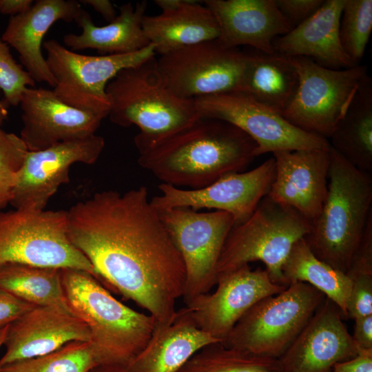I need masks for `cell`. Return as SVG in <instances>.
Instances as JSON below:
<instances>
[{"instance_id":"6da1fadb","label":"cell","mask_w":372,"mask_h":372,"mask_svg":"<svg viewBox=\"0 0 372 372\" xmlns=\"http://www.w3.org/2000/svg\"><path fill=\"white\" fill-rule=\"evenodd\" d=\"M148 196L145 186L97 192L67 211L68 236L99 281L167 324L183 296L185 269Z\"/></svg>"},{"instance_id":"7a4b0ae2","label":"cell","mask_w":372,"mask_h":372,"mask_svg":"<svg viewBox=\"0 0 372 372\" xmlns=\"http://www.w3.org/2000/svg\"><path fill=\"white\" fill-rule=\"evenodd\" d=\"M138 165L165 184L191 189L240 172L256 157L255 141L221 120L200 118L163 138H134Z\"/></svg>"},{"instance_id":"3957f363","label":"cell","mask_w":372,"mask_h":372,"mask_svg":"<svg viewBox=\"0 0 372 372\" xmlns=\"http://www.w3.org/2000/svg\"><path fill=\"white\" fill-rule=\"evenodd\" d=\"M371 215V174L331 147L326 198L305 241L318 258L346 273Z\"/></svg>"},{"instance_id":"277c9868","label":"cell","mask_w":372,"mask_h":372,"mask_svg":"<svg viewBox=\"0 0 372 372\" xmlns=\"http://www.w3.org/2000/svg\"><path fill=\"white\" fill-rule=\"evenodd\" d=\"M61 274L67 304L87 326L102 364L126 366L147 344L155 320L118 300L88 272L67 268Z\"/></svg>"},{"instance_id":"5b68a950","label":"cell","mask_w":372,"mask_h":372,"mask_svg":"<svg viewBox=\"0 0 372 372\" xmlns=\"http://www.w3.org/2000/svg\"><path fill=\"white\" fill-rule=\"evenodd\" d=\"M105 92L110 121L123 127L137 126L140 132L135 139H159L200 118L194 99L180 98L167 87L155 57L119 72Z\"/></svg>"},{"instance_id":"8992f818","label":"cell","mask_w":372,"mask_h":372,"mask_svg":"<svg viewBox=\"0 0 372 372\" xmlns=\"http://www.w3.org/2000/svg\"><path fill=\"white\" fill-rule=\"evenodd\" d=\"M311 225L294 209L265 196L250 217L230 231L218 262L217 277L261 261L271 280L286 286L283 265L294 244L310 232Z\"/></svg>"},{"instance_id":"52a82bcc","label":"cell","mask_w":372,"mask_h":372,"mask_svg":"<svg viewBox=\"0 0 372 372\" xmlns=\"http://www.w3.org/2000/svg\"><path fill=\"white\" fill-rule=\"evenodd\" d=\"M325 298L307 283L292 282L282 291L253 305L221 343L255 355L278 359Z\"/></svg>"},{"instance_id":"ba28073f","label":"cell","mask_w":372,"mask_h":372,"mask_svg":"<svg viewBox=\"0 0 372 372\" xmlns=\"http://www.w3.org/2000/svg\"><path fill=\"white\" fill-rule=\"evenodd\" d=\"M8 262L79 269L96 278L90 261L68 238L65 210L0 212V265Z\"/></svg>"},{"instance_id":"9c48e42d","label":"cell","mask_w":372,"mask_h":372,"mask_svg":"<svg viewBox=\"0 0 372 372\" xmlns=\"http://www.w3.org/2000/svg\"><path fill=\"white\" fill-rule=\"evenodd\" d=\"M298 75L296 91L282 112L292 125L329 141L368 77L366 67L334 70L302 56H288Z\"/></svg>"},{"instance_id":"30bf717a","label":"cell","mask_w":372,"mask_h":372,"mask_svg":"<svg viewBox=\"0 0 372 372\" xmlns=\"http://www.w3.org/2000/svg\"><path fill=\"white\" fill-rule=\"evenodd\" d=\"M48 68L55 85L53 92L66 104L103 119L110 103L105 92L107 83L121 70L155 57L153 44L127 54L90 56L69 50L54 39L43 43Z\"/></svg>"},{"instance_id":"8fae6325","label":"cell","mask_w":372,"mask_h":372,"mask_svg":"<svg viewBox=\"0 0 372 372\" xmlns=\"http://www.w3.org/2000/svg\"><path fill=\"white\" fill-rule=\"evenodd\" d=\"M183 259L185 269L183 300L208 293L216 285V269L225 240L234 226L227 212H198L188 207L158 210Z\"/></svg>"},{"instance_id":"7c38bea8","label":"cell","mask_w":372,"mask_h":372,"mask_svg":"<svg viewBox=\"0 0 372 372\" xmlns=\"http://www.w3.org/2000/svg\"><path fill=\"white\" fill-rule=\"evenodd\" d=\"M247 53L218 39L185 46L156 59L167 87L185 99L240 91Z\"/></svg>"},{"instance_id":"4fadbf2b","label":"cell","mask_w":372,"mask_h":372,"mask_svg":"<svg viewBox=\"0 0 372 372\" xmlns=\"http://www.w3.org/2000/svg\"><path fill=\"white\" fill-rule=\"evenodd\" d=\"M200 118L227 122L249 136L256 143V156L282 150L327 149L329 141L299 129L282 114L242 92L194 99Z\"/></svg>"},{"instance_id":"5bb4252c","label":"cell","mask_w":372,"mask_h":372,"mask_svg":"<svg viewBox=\"0 0 372 372\" xmlns=\"http://www.w3.org/2000/svg\"><path fill=\"white\" fill-rule=\"evenodd\" d=\"M274 176L275 161L271 157L251 170L227 174L200 189H184L161 183V194L150 203L157 210L188 207L225 211L231 215L236 226L247 220L268 194Z\"/></svg>"},{"instance_id":"9a60e30c","label":"cell","mask_w":372,"mask_h":372,"mask_svg":"<svg viewBox=\"0 0 372 372\" xmlns=\"http://www.w3.org/2000/svg\"><path fill=\"white\" fill-rule=\"evenodd\" d=\"M216 285L213 293L194 297L185 307L197 327L220 342L253 305L287 287L274 283L265 269L249 265L220 274Z\"/></svg>"},{"instance_id":"2e32d148","label":"cell","mask_w":372,"mask_h":372,"mask_svg":"<svg viewBox=\"0 0 372 372\" xmlns=\"http://www.w3.org/2000/svg\"><path fill=\"white\" fill-rule=\"evenodd\" d=\"M104 147V138L95 134L29 151L10 203L14 209H45L59 187L70 181V167L94 164Z\"/></svg>"},{"instance_id":"e0dca14e","label":"cell","mask_w":372,"mask_h":372,"mask_svg":"<svg viewBox=\"0 0 372 372\" xmlns=\"http://www.w3.org/2000/svg\"><path fill=\"white\" fill-rule=\"evenodd\" d=\"M338 307L325 298L285 353L282 372H330L358 353Z\"/></svg>"},{"instance_id":"ac0fdd59","label":"cell","mask_w":372,"mask_h":372,"mask_svg":"<svg viewBox=\"0 0 372 372\" xmlns=\"http://www.w3.org/2000/svg\"><path fill=\"white\" fill-rule=\"evenodd\" d=\"M23 127L20 137L29 151L95 134L103 118L70 106L52 90L28 87L20 103Z\"/></svg>"},{"instance_id":"d6986e66","label":"cell","mask_w":372,"mask_h":372,"mask_svg":"<svg viewBox=\"0 0 372 372\" xmlns=\"http://www.w3.org/2000/svg\"><path fill=\"white\" fill-rule=\"evenodd\" d=\"M330 147L273 153L275 176L267 196L313 223L327 193Z\"/></svg>"},{"instance_id":"ffe728a7","label":"cell","mask_w":372,"mask_h":372,"mask_svg":"<svg viewBox=\"0 0 372 372\" xmlns=\"http://www.w3.org/2000/svg\"><path fill=\"white\" fill-rule=\"evenodd\" d=\"M86 324L58 307L35 306L8 325L0 366L44 355L72 342H90Z\"/></svg>"},{"instance_id":"44dd1931","label":"cell","mask_w":372,"mask_h":372,"mask_svg":"<svg viewBox=\"0 0 372 372\" xmlns=\"http://www.w3.org/2000/svg\"><path fill=\"white\" fill-rule=\"evenodd\" d=\"M219 28L218 40L227 48L247 45L275 52L273 41L292 28L274 0H205Z\"/></svg>"},{"instance_id":"7402d4cb","label":"cell","mask_w":372,"mask_h":372,"mask_svg":"<svg viewBox=\"0 0 372 372\" xmlns=\"http://www.w3.org/2000/svg\"><path fill=\"white\" fill-rule=\"evenodd\" d=\"M81 10L75 0H37L25 12L10 18L1 38L17 51L21 65L35 82L54 87L41 50L43 37L56 21H74Z\"/></svg>"},{"instance_id":"603a6c76","label":"cell","mask_w":372,"mask_h":372,"mask_svg":"<svg viewBox=\"0 0 372 372\" xmlns=\"http://www.w3.org/2000/svg\"><path fill=\"white\" fill-rule=\"evenodd\" d=\"M345 0H326L307 20L276 38L274 51L287 56L308 58L324 68L345 69L355 65L345 53L339 37Z\"/></svg>"},{"instance_id":"cb8c5ba5","label":"cell","mask_w":372,"mask_h":372,"mask_svg":"<svg viewBox=\"0 0 372 372\" xmlns=\"http://www.w3.org/2000/svg\"><path fill=\"white\" fill-rule=\"evenodd\" d=\"M161 12L145 15L142 27L156 54L218 39L219 28L211 10L203 3L192 0H156Z\"/></svg>"},{"instance_id":"d4e9b609","label":"cell","mask_w":372,"mask_h":372,"mask_svg":"<svg viewBox=\"0 0 372 372\" xmlns=\"http://www.w3.org/2000/svg\"><path fill=\"white\" fill-rule=\"evenodd\" d=\"M220 342L200 329L186 307L167 324H156L143 349L126 365V372H178L200 349Z\"/></svg>"},{"instance_id":"484cf974","label":"cell","mask_w":372,"mask_h":372,"mask_svg":"<svg viewBox=\"0 0 372 372\" xmlns=\"http://www.w3.org/2000/svg\"><path fill=\"white\" fill-rule=\"evenodd\" d=\"M147 3L123 4L119 14L107 25H96L90 14L81 10L74 21L81 28L80 34L69 33L63 41L68 49L82 50L93 49L103 55L127 54L141 50L150 43L145 37L142 23Z\"/></svg>"},{"instance_id":"4316f807","label":"cell","mask_w":372,"mask_h":372,"mask_svg":"<svg viewBox=\"0 0 372 372\" xmlns=\"http://www.w3.org/2000/svg\"><path fill=\"white\" fill-rule=\"evenodd\" d=\"M240 91L280 113L287 107L298 84V75L288 56L254 50L246 52Z\"/></svg>"},{"instance_id":"83f0119b","label":"cell","mask_w":372,"mask_h":372,"mask_svg":"<svg viewBox=\"0 0 372 372\" xmlns=\"http://www.w3.org/2000/svg\"><path fill=\"white\" fill-rule=\"evenodd\" d=\"M329 139L331 147L344 159L371 174L372 81L369 76Z\"/></svg>"},{"instance_id":"f1b7e54d","label":"cell","mask_w":372,"mask_h":372,"mask_svg":"<svg viewBox=\"0 0 372 372\" xmlns=\"http://www.w3.org/2000/svg\"><path fill=\"white\" fill-rule=\"evenodd\" d=\"M285 285L302 282L313 287L335 304L346 318L351 282L347 275L318 258L304 238L293 246L283 267Z\"/></svg>"},{"instance_id":"f546056e","label":"cell","mask_w":372,"mask_h":372,"mask_svg":"<svg viewBox=\"0 0 372 372\" xmlns=\"http://www.w3.org/2000/svg\"><path fill=\"white\" fill-rule=\"evenodd\" d=\"M0 289L34 306L58 307L71 311L63 293L61 269L1 264Z\"/></svg>"},{"instance_id":"4dcf8cb0","label":"cell","mask_w":372,"mask_h":372,"mask_svg":"<svg viewBox=\"0 0 372 372\" xmlns=\"http://www.w3.org/2000/svg\"><path fill=\"white\" fill-rule=\"evenodd\" d=\"M178 372H282L278 359L255 355L223 345L205 346Z\"/></svg>"},{"instance_id":"1f68e13d","label":"cell","mask_w":372,"mask_h":372,"mask_svg":"<svg viewBox=\"0 0 372 372\" xmlns=\"http://www.w3.org/2000/svg\"><path fill=\"white\" fill-rule=\"evenodd\" d=\"M89 342H72L50 353L0 366V372H87L101 364Z\"/></svg>"},{"instance_id":"d6a6232c","label":"cell","mask_w":372,"mask_h":372,"mask_svg":"<svg viewBox=\"0 0 372 372\" xmlns=\"http://www.w3.org/2000/svg\"><path fill=\"white\" fill-rule=\"evenodd\" d=\"M372 31V1L345 0L339 37L345 53L355 65L362 60Z\"/></svg>"},{"instance_id":"836d02e7","label":"cell","mask_w":372,"mask_h":372,"mask_svg":"<svg viewBox=\"0 0 372 372\" xmlns=\"http://www.w3.org/2000/svg\"><path fill=\"white\" fill-rule=\"evenodd\" d=\"M28 152L19 136L0 127V209L11 201Z\"/></svg>"},{"instance_id":"e575fe53","label":"cell","mask_w":372,"mask_h":372,"mask_svg":"<svg viewBox=\"0 0 372 372\" xmlns=\"http://www.w3.org/2000/svg\"><path fill=\"white\" fill-rule=\"evenodd\" d=\"M35 83L0 37V89L6 103L12 106L19 105L25 90L34 87Z\"/></svg>"},{"instance_id":"d590c367","label":"cell","mask_w":372,"mask_h":372,"mask_svg":"<svg viewBox=\"0 0 372 372\" xmlns=\"http://www.w3.org/2000/svg\"><path fill=\"white\" fill-rule=\"evenodd\" d=\"M274 2L289 25L293 28L313 15L323 0H274Z\"/></svg>"},{"instance_id":"8d00e7d4","label":"cell","mask_w":372,"mask_h":372,"mask_svg":"<svg viewBox=\"0 0 372 372\" xmlns=\"http://www.w3.org/2000/svg\"><path fill=\"white\" fill-rule=\"evenodd\" d=\"M35 307L0 289V330Z\"/></svg>"},{"instance_id":"74e56055","label":"cell","mask_w":372,"mask_h":372,"mask_svg":"<svg viewBox=\"0 0 372 372\" xmlns=\"http://www.w3.org/2000/svg\"><path fill=\"white\" fill-rule=\"evenodd\" d=\"M330 372H372V349L358 351L355 356L335 364Z\"/></svg>"},{"instance_id":"f35d334b","label":"cell","mask_w":372,"mask_h":372,"mask_svg":"<svg viewBox=\"0 0 372 372\" xmlns=\"http://www.w3.org/2000/svg\"><path fill=\"white\" fill-rule=\"evenodd\" d=\"M354 321L352 338L358 351L372 349V315L358 318Z\"/></svg>"},{"instance_id":"ab89813d","label":"cell","mask_w":372,"mask_h":372,"mask_svg":"<svg viewBox=\"0 0 372 372\" xmlns=\"http://www.w3.org/2000/svg\"><path fill=\"white\" fill-rule=\"evenodd\" d=\"M33 3L32 0H0V12L10 17L17 16L28 11Z\"/></svg>"},{"instance_id":"60d3db41","label":"cell","mask_w":372,"mask_h":372,"mask_svg":"<svg viewBox=\"0 0 372 372\" xmlns=\"http://www.w3.org/2000/svg\"><path fill=\"white\" fill-rule=\"evenodd\" d=\"M79 3L91 6L109 23L112 21L117 16L116 9L110 1L81 0Z\"/></svg>"},{"instance_id":"b9f144b4","label":"cell","mask_w":372,"mask_h":372,"mask_svg":"<svg viewBox=\"0 0 372 372\" xmlns=\"http://www.w3.org/2000/svg\"><path fill=\"white\" fill-rule=\"evenodd\" d=\"M87 372H126V370L125 366L112 364H101L94 366Z\"/></svg>"},{"instance_id":"7bdbcfd3","label":"cell","mask_w":372,"mask_h":372,"mask_svg":"<svg viewBox=\"0 0 372 372\" xmlns=\"http://www.w3.org/2000/svg\"><path fill=\"white\" fill-rule=\"evenodd\" d=\"M1 94L2 92L0 89V126L8 116V107L9 106L4 101V99L1 98Z\"/></svg>"},{"instance_id":"ee69618b","label":"cell","mask_w":372,"mask_h":372,"mask_svg":"<svg viewBox=\"0 0 372 372\" xmlns=\"http://www.w3.org/2000/svg\"><path fill=\"white\" fill-rule=\"evenodd\" d=\"M8 327L0 330V348L3 345L7 333Z\"/></svg>"}]
</instances>
